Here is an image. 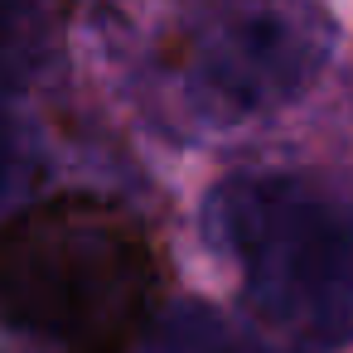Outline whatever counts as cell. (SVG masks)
Segmentation results:
<instances>
[{
  "label": "cell",
  "mask_w": 353,
  "mask_h": 353,
  "mask_svg": "<svg viewBox=\"0 0 353 353\" xmlns=\"http://www.w3.org/2000/svg\"><path fill=\"white\" fill-rule=\"evenodd\" d=\"M160 285L150 232L102 199L0 223V353H136Z\"/></svg>",
  "instance_id": "cell-1"
},
{
  "label": "cell",
  "mask_w": 353,
  "mask_h": 353,
  "mask_svg": "<svg viewBox=\"0 0 353 353\" xmlns=\"http://www.w3.org/2000/svg\"><path fill=\"white\" fill-rule=\"evenodd\" d=\"M252 314L305 353L353 343V199L290 170H242L203 203Z\"/></svg>",
  "instance_id": "cell-2"
},
{
  "label": "cell",
  "mask_w": 353,
  "mask_h": 353,
  "mask_svg": "<svg viewBox=\"0 0 353 353\" xmlns=\"http://www.w3.org/2000/svg\"><path fill=\"white\" fill-rule=\"evenodd\" d=\"M324 0H203L179 39V102L203 126H247L290 107L334 59Z\"/></svg>",
  "instance_id": "cell-3"
},
{
  "label": "cell",
  "mask_w": 353,
  "mask_h": 353,
  "mask_svg": "<svg viewBox=\"0 0 353 353\" xmlns=\"http://www.w3.org/2000/svg\"><path fill=\"white\" fill-rule=\"evenodd\" d=\"M136 353H252L237 329L203 300H179L170 305L141 339Z\"/></svg>",
  "instance_id": "cell-4"
},
{
  "label": "cell",
  "mask_w": 353,
  "mask_h": 353,
  "mask_svg": "<svg viewBox=\"0 0 353 353\" xmlns=\"http://www.w3.org/2000/svg\"><path fill=\"white\" fill-rule=\"evenodd\" d=\"M39 170H44L39 131L6 97V88H0V223H10L15 213H25V199H30Z\"/></svg>",
  "instance_id": "cell-5"
},
{
  "label": "cell",
  "mask_w": 353,
  "mask_h": 353,
  "mask_svg": "<svg viewBox=\"0 0 353 353\" xmlns=\"http://www.w3.org/2000/svg\"><path fill=\"white\" fill-rule=\"evenodd\" d=\"M49 34V0H0V83L34 68Z\"/></svg>",
  "instance_id": "cell-6"
}]
</instances>
